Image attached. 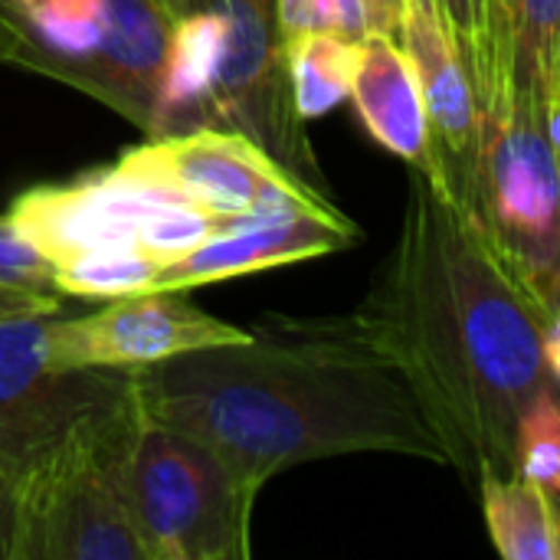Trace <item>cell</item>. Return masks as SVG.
Returning a JSON list of instances; mask_svg holds the SVG:
<instances>
[{
	"instance_id": "obj_1",
	"label": "cell",
	"mask_w": 560,
	"mask_h": 560,
	"mask_svg": "<svg viewBox=\"0 0 560 560\" xmlns=\"http://www.w3.org/2000/svg\"><path fill=\"white\" fill-rule=\"evenodd\" d=\"M131 384L141 410L203 443L249 505L312 459L397 453L446 466L413 387L358 312L272 315L240 345L135 368Z\"/></svg>"
},
{
	"instance_id": "obj_17",
	"label": "cell",
	"mask_w": 560,
	"mask_h": 560,
	"mask_svg": "<svg viewBox=\"0 0 560 560\" xmlns=\"http://www.w3.org/2000/svg\"><path fill=\"white\" fill-rule=\"evenodd\" d=\"M440 16L466 62L476 98L509 82V49L499 0H436Z\"/></svg>"
},
{
	"instance_id": "obj_19",
	"label": "cell",
	"mask_w": 560,
	"mask_h": 560,
	"mask_svg": "<svg viewBox=\"0 0 560 560\" xmlns=\"http://www.w3.org/2000/svg\"><path fill=\"white\" fill-rule=\"evenodd\" d=\"M518 476L541 486L555 502L560 489V404L558 384L541 387L518 420Z\"/></svg>"
},
{
	"instance_id": "obj_5",
	"label": "cell",
	"mask_w": 560,
	"mask_h": 560,
	"mask_svg": "<svg viewBox=\"0 0 560 560\" xmlns=\"http://www.w3.org/2000/svg\"><path fill=\"white\" fill-rule=\"evenodd\" d=\"M174 0H0V59L62 79L151 131Z\"/></svg>"
},
{
	"instance_id": "obj_2",
	"label": "cell",
	"mask_w": 560,
	"mask_h": 560,
	"mask_svg": "<svg viewBox=\"0 0 560 560\" xmlns=\"http://www.w3.org/2000/svg\"><path fill=\"white\" fill-rule=\"evenodd\" d=\"M358 315L384 341L446 450L469 479L518 476V420L558 384L541 354L545 308L482 230L410 167L404 226Z\"/></svg>"
},
{
	"instance_id": "obj_13",
	"label": "cell",
	"mask_w": 560,
	"mask_h": 560,
	"mask_svg": "<svg viewBox=\"0 0 560 560\" xmlns=\"http://www.w3.org/2000/svg\"><path fill=\"white\" fill-rule=\"evenodd\" d=\"M358 118L371 138L410 167L430 164V128L417 72L394 33L361 39V62L351 85Z\"/></svg>"
},
{
	"instance_id": "obj_14",
	"label": "cell",
	"mask_w": 560,
	"mask_h": 560,
	"mask_svg": "<svg viewBox=\"0 0 560 560\" xmlns=\"http://www.w3.org/2000/svg\"><path fill=\"white\" fill-rule=\"evenodd\" d=\"M509 49V102L538 115L560 112V0H499Z\"/></svg>"
},
{
	"instance_id": "obj_22",
	"label": "cell",
	"mask_w": 560,
	"mask_h": 560,
	"mask_svg": "<svg viewBox=\"0 0 560 560\" xmlns=\"http://www.w3.org/2000/svg\"><path fill=\"white\" fill-rule=\"evenodd\" d=\"M10 532H13L10 482H7V479H0V560H10Z\"/></svg>"
},
{
	"instance_id": "obj_4",
	"label": "cell",
	"mask_w": 560,
	"mask_h": 560,
	"mask_svg": "<svg viewBox=\"0 0 560 560\" xmlns=\"http://www.w3.org/2000/svg\"><path fill=\"white\" fill-rule=\"evenodd\" d=\"M7 220L52 269L85 259H141L158 272L240 226L203 213L135 148L108 167L30 187L10 203Z\"/></svg>"
},
{
	"instance_id": "obj_10",
	"label": "cell",
	"mask_w": 560,
	"mask_h": 560,
	"mask_svg": "<svg viewBox=\"0 0 560 560\" xmlns=\"http://www.w3.org/2000/svg\"><path fill=\"white\" fill-rule=\"evenodd\" d=\"M249 328L213 318L184 299V289H151L118 299L92 315L46 325V358L56 371L118 368L135 371L177 354L240 345Z\"/></svg>"
},
{
	"instance_id": "obj_12",
	"label": "cell",
	"mask_w": 560,
	"mask_h": 560,
	"mask_svg": "<svg viewBox=\"0 0 560 560\" xmlns=\"http://www.w3.org/2000/svg\"><path fill=\"white\" fill-rule=\"evenodd\" d=\"M358 240H361L358 226L335 203H305L217 233L213 240L200 243L177 262L164 266L151 289L187 292L197 285L328 256L348 249Z\"/></svg>"
},
{
	"instance_id": "obj_18",
	"label": "cell",
	"mask_w": 560,
	"mask_h": 560,
	"mask_svg": "<svg viewBox=\"0 0 560 560\" xmlns=\"http://www.w3.org/2000/svg\"><path fill=\"white\" fill-rule=\"evenodd\" d=\"M404 0H276L282 33L322 30L345 39L394 33Z\"/></svg>"
},
{
	"instance_id": "obj_21",
	"label": "cell",
	"mask_w": 560,
	"mask_h": 560,
	"mask_svg": "<svg viewBox=\"0 0 560 560\" xmlns=\"http://www.w3.org/2000/svg\"><path fill=\"white\" fill-rule=\"evenodd\" d=\"M59 308H62V295H56V292H36V289L0 285V318H16V315H56Z\"/></svg>"
},
{
	"instance_id": "obj_3",
	"label": "cell",
	"mask_w": 560,
	"mask_h": 560,
	"mask_svg": "<svg viewBox=\"0 0 560 560\" xmlns=\"http://www.w3.org/2000/svg\"><path fill=\"white\" fill-rule=\"evenodd\" d=\"M128 387L82 417L10 486V560H148L138 541L125 463L138 423Z\"/></svg>"
},
{
	"instance_id": "obj_11",
	"label": "cell",
	"mask_w": 560,
	"mask_h": 560,
	"mask_svg": "<svg viewBox=\"0 0 560 560\" xmlns=\"http://www.w3.org/2000/svg\"><path fill=\"white\" fill-rule=\"evenodd\" d=\"M430 128V164L420 167L463 213L472 210L479 171V98L436 0H404L397 30Z\"/></svg>"
},
{
	"instance_id": "obj_9",
	"label": "cell",
	"mask_w": 560,
	"mask_h": 560,
	"mask_svg": "<svg viewBox=\"0 0 560 560\" xmlns=\"http://www.w3.org/2000/svg\"><path fill=\"white\" fill-rule=\"evenodd\" d=\"M52 315L0 318V479L10 486L85 410L115 400L131 371H56L46 358Z\"/></svg>"
},
{
	"instance_id": "obj_8",
	"label": "cell",
	"mask_w": 560,
	"mask_h": 560,
	"mask_svg": "<svg viewBox=\"0 0 560 560\" xmlns=\"http://www.w3.org/2000/svg\"><path fill=\"white\" fill-rule=\"evenodd\" d=\"M220 10L213 72V128L259 144L305 190L328 197L305 121L295 115L285 69V33L276 0H210Z\"/></svg>"
},
{
	"instance_id": "obj_15",
	"label": "cell",
	"mask_w": 560,
	"mask_h": 560,
	"mask_svg": "<svg viewBox=\"0 0 560 560\" xmlns=\"http://www.w3.org/2000/svg\"><path fill=\"white\" fill-rule=\"evenodd\" d=\"M482 512L505 560H558V502L525 476L479 479Z\"/></svg>"
},
{
	"instance_id": "obj_6",
	"label": "cell",
	"mask_w": 560,
	"mask_h": 560,
	"mask_svg": "<svg viewBox=\"0 0 560 560\" xmlns=\"http://www.w3.org/2000/svg\"><path fill=\"white\" fill-rule=\"evenodd\" d=\"M125 489L148 560L249 558L253 505L226 466L203 443L144 410L128 443Z\"/></svg>"
},
{
	"instance_id": "obj_20",
	"label": "cell",
	"mask_w": 560,
	"mask_h": 560,
	"mask_svg": "<svg viewBox=\"0 0 560 560\" xmlns=\"http://www.w3.org/2000/svg\"><path fill=\"white\" fill-rule=\"evenodd\" d=\"M0 285L59 295V289L52 285V266L13 230L7 217H0Z\"/></svg>"
},
{
	"instance_id": "obj_16",
	"label": "cell",
	"mask_w": 560,
	"mask_h": 560,
	"mask_svg": "<svg viewBox=\"0 0 560 560\" xmlns=\"http://www.w3.org/2000/svg\"><path fill=\"white\" fill-rule=\"evenodd\" d=\"M361 62V43L322 30L285 33V69L295 115L302 121L322 118L351 98Z\"/></svg>"
},
{
	"instance_id": "obj_7",
	"label": "cell",
	"mask_w": 560,
	"mask_h": 560,
	"mask_svg": "<svg viewBox=\"0 0 560 560\" xmlns=\"http://www.w3.org/2000/svg\"><path fill=\"white\" fill-rule=\"evenodd\" d=\"M558 151L538 115L509 102L505 82L479 105V171L466 217L545 308H558Z\"/></svg>"
}]
</instances>
